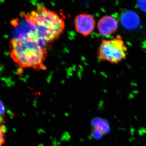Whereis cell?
Wrapping results in <instances>:
<instances>
[{
  "label": "cell",
  "mask_w": 146,
  "mask_h": 146,
  "mask_svg": "<svg viewBox=\"0 0 146 146\" xmlns=\"http://www.w3.org/2000/svg\"><path fill=\"white\" fill-rule=\"evenodd\" d=\"M75 29L78 33L84 37H88L94 31L96 27L95 18L86 13L77 15L74 22Z\"/></svg>",
  "instance_id": "277c9868"
},
{
  "label": "cell",
  "mask_w": 146,
  "mask_h": 146,
  "mask_svg": "<svg viewBox=\"0 0 146 146\" xmlns=\"http://www.w3.org/2000/svg\"><path fill=\"white\" fill-rule=\"evenodd\" d=\"M121 21L123 26L128 29H133L140 25V20L137 13L132 11L127 10L122 14Z\"/></svg>",
  "instance_id": "8992f818"
},
{
  "label": "cell",
  "mask_w": 146,
  "mask_h": 146,
  "mask_svg": "<svg viewBox=\"0 0 146 146\" xmlns=\"http://www.w3.org/2000/svg\"><path fill=\"white\" fill-rule=\"evenodd\" d=\"M97 28L102 36H107L114 34L118 28L117 21L112 16L106 15L99 20Z\"/></svg>",
  "instance_id": "5b68a950"
},
{
  "label": "cell",
  "mask_w": 146,
  "mask_h": 146,
  "mask_svg": "<svg viewBox=\"0 0 146 146\" xmlns=\"http://www.w3.org/2000/svg\"><path fill=\"white\" fill-rule=\"evenodd\" d=\"M24 16L33 28L30 31L31 34L46 46L58 40L65 31V23L63 18L45 7L38 6L35 10Z\"/></svg>",
  "instance_id": "7a4b0ae2"
},
{
  "label": "cell",
  "mask_w": 146,
  "mask_h": 146,
  "mask_svg": "<svg viewBox=\"0 0 146 146\" xmlns=\"http://www.w3.org/2000/svg\"><path fill=\"white\" fill-rule=\"evenodd\" d=\"M10 56L19 68L45 71L48 56L46 46L41 43L30 32L26 35L13 37L10 42Z\"/></svg>",
  "instance_id": "6da1fadb"
},
{
  "label": "cell",
  "mask_w": 146,
  "mask_h": 146,
  "mask_svg": "<svg viewBox=\"0 0 146 146\" xmlns=\"http://www.w3.org/2000/svg\"><path fill=\"white\" fill-rule=\"evenodd\" d=\"M6 110L3 103L0 100V124L4 125L5 124Z\"/></svg>",
  "instance_id": "ba28073f"
},
{
  "label": "cell",
  "mask_w": 146,
  "mask_h": 146,
  "mask_svg": "<svg viewBox=\"0 0 146 146\" xmlns=\"http://www.w3.org/2000/svg\"><path fill=\"white\" fill-rule=\"evenodd\" d=\"M91 123L93 128L102 131L105 134L109 133L110 131L109 124L106 120L99 117L95 118L92 120Z\"/></svg>",
  "instance_id": "52a82bcc"
},
{
  "label": "cell",
  "mask_w": 146,
  "mask_h": 146,
  "mask_svg": "<svg viewBox=\"0 0 146 146\" xmlns=\"http://www.w3.org/2000/svg\"><path fill=\"white\" fill-rule=\"evenodd\" d=\"M127 48L121 35H118L110 40L103 39L98 49L99 60L117 64L125 58Z\"/></svg>",
  "instance_id": "3957f363"
},
{
  "label": "cell",
  "mask_w": 146,
  "mask_h": 146,
  "mask_svg": "<svg viewBox=\"0 0 146 146\" xmlns=\"http://www.w3.org/2000/svg\"><path fill=\"white\" fill-rule=\"evenodd\" d=\"M105 134L102 131L98 129L93 128V130L92 131V135L95 139L99 140L102 138V137Z\"/></svg>",
  "instance_id": "30bf717a"
},
{
  "label": "cell",
  "mask_w": 146,
  "mask_h": 146,
  "mask_svg": "<svg viewBox=\"0 0 146 146\" xmlns=\"http://www.w3.org/2000/svg\"><path fill=\"white\" fill-rule=\"evenodd\" d=\"M6 133V129L4 125L0 124V146H3L5 143Z\"/></svg>",
  "instance_id": "9c48e42d"
},
{
  "label": "cell",
  "mask_w": 146,
  "mask_h": 146,
  "mask_svg": "<svg viewBox=\"0 0 146 146\" xmlns=\"http://www.w3.org/2000/svg\"><path fill=\"white\" fill-rule=\"evenodd\" d=\"M137 5L141 10L146 12V0H138Z\"/></svg>",
  "instance_id": "8fae6325"
}]
</instances>
